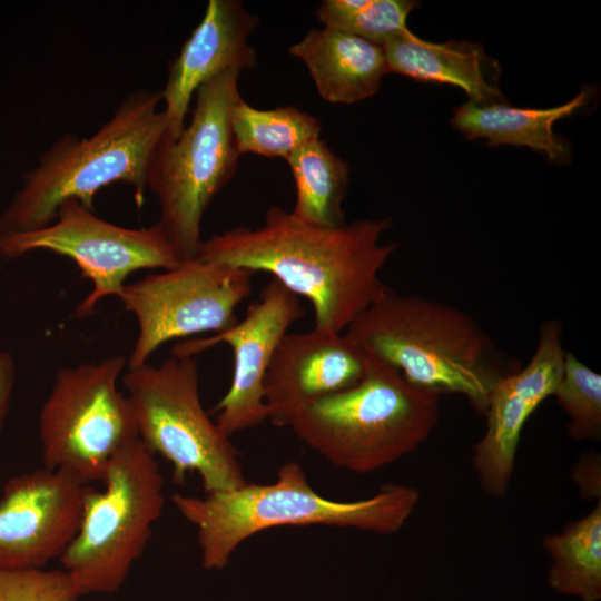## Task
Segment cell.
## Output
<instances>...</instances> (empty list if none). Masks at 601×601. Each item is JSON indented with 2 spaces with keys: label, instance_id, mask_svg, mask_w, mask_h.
Instances as JSON below:
<instances>
[{
  "label": "cell",
  "instance_id": "obj_1",
  "mask_svg": "<svg viewBox=\"0 0 601 601\" xmlns=\"http://www.w3.org/2000/svg\"><path fill=\"white\" fill-rule=\"evenodd\" d=\"M391 225L384 217L323 227L272 206L257 228L237 226L203 240L197 257L272 274L311 302L314 327L344 333L388 287L380 273L397 245L381 237Z\"/></svg>",
  "mask_w": 601,
  "mask_h": 601
},
{
  "label": "cell",
  "instance_id": "obj_2",
  "mask_svg": "<svg viewBox=\"0 0 601 601\" xmlns=\"http://www.w3.org/2000/svg\"><path fill=\"white\" fill-rule=\"evenodd\" d=\"M344 333L412 384L463 395L482 416L499 381L521 367L466 313L390 287Z\"/></svg>",
  "mask_w": 601,
  "mask_h": 601
},
{
  "label": "cell",
  "instance_id": "obj_3",
  "mask_svg": "<svg viewBox=\"0 0 601 601\" xmlns=\"http://www.w3.org/2000/svg\"><path fill=\"white\" fill-rule=\"evenodd\" d=\"M420 497L416 487L386 483L366 499L332 500L314 490L298 462L288 461L273 483H246L204 496L175 493L170 501L196 529L203 568L223 570L244 541L272 528L326 525L396 533Z\"/></svg>",
  "mask_w": 601,
  "mask_h": 601
},
{
  "label": "cell",
  "instance_id": "obj_4",
  "mask_svg": "<svg viewBox=\"0 0 601 601\" xmlns=\"http://www.w3.org/2000/svg\"><path fill=\"white\" fill-rule=\"evenodd\" d=\"M160 102V91L135 90L90 137H59L23 174L22 188L0 215V236L48 226L68 199L95 211L97 193L115 183L130 185L141 206L151 156L166 134Z\"/></svg>",
  "mask_w": 601,
  "mask_h": 601
},
{
  "label": "cell",
  "instance_id": "obj_5",
  "mask_svg": "<svg viewBox=\"0 0 601 601\" xmlns=\"http://www.w3.org/2000/svg\"><path fill=\"white\" fill-rule=\"evenodd\" d=\"M440 396L368 356L357 384L304 406L288 427L332 465L367 474L420 447L439 423Z\"/></svg>",
  "mask_w": 601,
  "mask_h": 601
},
{
  "label": "cell",
  "instance_id": "obj_6",
  "mask_svg": "<svg viewBox=\"0 0 601 601\" xmlns=\"http://www.w3.org/2000/svg\"><path fill=\"white\" fill-rule=\"evenodd\" d=\"M240 73L228 69L203 83L189 122L176 139L164 136L149 162L147 188L159 205L157 224L181 260L197 257L203 217L237 171L230 118L242 97Z\"/></svg>",
  "mask_w": 601,
  "mask_h": 601
},
{
  "label": "cell",
  "instance_id": "obj_7",
  "mask_svg": "<svg viewBox=\"0 0 601 601\" xmlns=\"http://www.w3.org/2000/svg\"><path fill=\"white\" fill-rule=\"evenodd\" d=\"M102 483V491L89 486L79 530L59 559L81 595L124 584L165 508L160 466L139 439L111 461Z\"/></svg>",
  "mask_w": 601,
  "mask_h": 601
},
{
  "label": "cell",
  "instance_id": "obj_8",
  "mask_svg": "<svg viewBox=\"0 0 601 601\" xmlns=\"http://www.w3.org/2000/svg\"><path fill=\"white\" fill-rule=\"evenodd\" d=\"M139 441L173 469L183 483L196 472L205 493L238 489L247 483L238 453L205 411L193 356H176L155 366L127 368L122 376Z\"/></svg>",
  "mask_w": 601,
  "mask_h": 601
},
{
  "label": "cell",
  "instance_id": "obj_9",
  "mask_svg": "<svg viewBox=\"0 0 601 601\" xmlns=\"http://www.w3.org/2000/svg\"><path fill=\"white\" fill-rule=\"evenodd\" d=\"M125 356L61 367L39 413L43 466L82 484L102 482L111 461L138 440L131 405L118 388Z\"/></svg>",
  "mask_w": 601,
  "mask_h": 601
},
{
  "label": "cell",
  "instance_id": "obj_10",
  "mask_svg": "<svg viewBox=\"0 0 601 601\" xmlns=\"http://www.w3.org/2000/svg\"><path fill=\"white\" fill-rule=\"evenodd\" d=\"M35 250L72 259L82 278L91 282V292L76 309L79 318L90 316L105 297H118L134 272L165 270L184 262L157 223L147 228L118 226L76 199L62 203L55 220L43 228L0 236V262Z\"/></svg>",
  "mask_w": 601,
  "mask_h": 601
},
{
  "label": "cell",
  "instance_id": "obj_11",
  "mask_svg": "<svg viewBox=\"0 0 601 601\" xmlns=\"http://www.w3.org/2000/svg\"><path fill=\"white\" fill-rule=\"evenodd\" d=\"M253 274L195 257L126 284L118 298L138 325L127 368L147 364L171 339L219 334L235 325V311L250 294Z\"/></svg>",
  "mask_w": 601,
  "mask_h": 601
},
{
  "label": "cell",
  "instance_id": "obj_12",
  "mask_svg": "<svg viewBox=\"0 0 601 601\" xmlns=\"http://www.w3.org/2000/svg\"><path fill=\"white\" fill-rule=\"evenodd\" d=\"M303 314L299 297L273 278L230 328L174 347L173 355L193 357L219 343L231 347V383L215 407V423L225 435L230 437L268 420L265 377L282 339Z\"/></svg>",
  "mask_w": 601,
  "mask_h": 601
},
{
  "label": "cell",
  "instance_id": "obj_13",
  "mask_svg": "<svg viewBox=\"0 0 601 601\" xmlns=\"http://www.w3.org/2000/svg\"><path fill=\"white\" fill-rule=\"evenodd\" d=\"M89 486L45 466L10 477L0 496V570L60 559L79 530Z\"/></svg>",
  "mask_w": 601,
  "mask_h": 601
},
{
  "label": "cell",
  "instance_id": "obj_14",
  "mask_svg": "<svg viewBox=\"0 0 601 601\" xmlns=\"http://www.w3.org/2000/svg\"><path fill=\"white\" fill-rule=\"evenodd\" d=\"M564 353L562 325L548 319L540 326L529 363L502 377L493 388L484 415L486 428L472 457L480 486L487 495L500 499L508 493L522 430L553 395L562 376Z\"/></svg>",
  "mask_w": 601,
  "mask_h": 601
},
{
  "label": "cell",
  "instance_id": "obj_15",
  "mask_svg": "<svg viewBox=\"0 0 601 601\" xmlns=\"http://www.w3.org/2000/svg\"><path fill=\"white\" fill-rule=\"evenodd\" d=\"M367 361V354L345 333L316 327L287 333L264 382L268 421L288 427L304 406L357 384Z\"/></svg>",
  "mask_w": 601,
  "mask_h": 601
},
{
  "label": "cell",
  "instance_id": "obj_16",
  "mask_svg": "<svg viewBox=\"0 0 601 601\" xmlns=\"http://www.w3.org/2000/svg\"><path fill=\"white\" fill-rule=\"evenodd\" d=\"M258 18L238 0H209L203 19L171 62L160 91L168 139H176L186 126L190 102L198 88L228 69L244 71L257 65L248 43Z\"/></svg>",
  "mask_w": 601,
  "mask_h": 601
},
{
  "label": "cell",
  "instance_id": "obj_17",
  "mask_svg": "<svg viewBox=\"0 0 601 601\" xmlns=\"http://www.w3.org/2000/svg\"><path fill=\"white\" fill-rule=\"evenodd\" d=\"M288 51L304 62L318 95L331 104L374 96L387 73L383 47L337 29H312Z\"/></svg>",
  "mask_w": 601,
  "mask_h": 601
},
{
  "label": "cell",
  "instance_id": "obj_18",
  "mask_svg": "<svg viewBox=\"0 0 601 601\" xmlns=\"http://www.w3.org/2000/svg\"><path fill=\"white\" fill-rule=\"evenodd\" d=\"M383 49L387 73L459 87L473 102L504 101L497 88L499 65L479 43L433 42L410 30L386 42Z\"/></svg>",
  "mask_w": 601,
  "mask_h": 601
},
{
  "label": "cell",
  "instance_id": "obj_19",
  "mask_svg": "<svg viewBox=\"0 0 601 601\" xmlns=\"http://www.w3.org/2000/svg\"><path fill=\"white\" fill-rule=\"evenodd\" d=\"M591 97L584 87L566 104L551 108H519L504 101L479 104L467 101L455 108L452 126L469 139H484L491 146L513 145L543 154L552 162L571 157L566 139L556 135L553 125L577 114Z\"/></svg>",
  "mask_w": 601,
  "mask_h": 601
},
{
  "label": "cell",
  "instance_id": "obj_20",
  "mask_svg": "<svg viewBox=\"0 0 601 601\" xmlns=\"http://www.w3.org/2000/svg\"><path fill=\"white\" fill-rule=\"evenodd\" d=\"M286 161L296 187V203L290 213L313 225L343 226L342 205L349 181L347 162L321 138L300 147Z\"/></svg>",
  "mask_w": 601,
  "mask_h": 601
},
{
  "label": "cell",
  "instance_id": "obj_21",
  "mask_svg": "<svg viewBox=\"0 0 601 601\" xmlns=\"http://www.w3.org/2000/svg\"><path fill=\"white\" fill-rule=\"evenodd\" d=\"M542 544L551 558V589L582 601L601 599V501L560 532L545 535Z\"/></svg>",
  "mask_w": 601,
  "mask_h": 601
},
{
  "label": "cell",
  "instance_id": "obj_22",
  "mask_svg": "<svg viewBox=\"0 0 601 601\" xmlns=\"http://www.w3.org/2000/svg\"><path fill=\"white\" fill-rule=\"evenodd\" d=\"M231 131L236 149L285 160L304 145L319 138V119L294 106L258 109L242 97L231 110Z\"/></svg>",
  "mask_w": 601,
  "mask_h": 601
},
{
  "label": "cell",
  "instance_id": "obj_23",
  "mask_svg": "<svg viewBox=\"0 0 601 601\" xmlns=\"http://www.w3.org/2000/svg\"><path fill=\"white\" fill-rule=\"evenodd\" d=\"M413 0H324L315 11L326 28L345 31L383 47L410 31Z\"/></svg>",
  "mask_w": 601,
  "mask_h": 601
},
{
  "label": "cell",
  "instance_id": "obj_24",
  "mask_svg": "<svg viewBox=\"0 0 601 601\" xmlns=\"http://www.w3.org/2000/svg\"><path fill=\"white\" fill-rule=\"evenodd\" d=\"M568 416L575 441L601 437V375L565 351L563 371L553 395Z\"/></svg>",
  "mask_w": 601,
  "mask_h": 601
},
{
  "label": "cell",
  "instance_id": "obj_25",
  "mask_svg": "<svg viewBox=\"0 0 601 601\" xmlns=\"http://www.w3.org/2000/svg\"><path fill=\"white\" fill-rule=\"evenodd\" d=\"M81 593L62 570H0V601H78Z\"/></svg>",
  "mask_w": 601,
  "mask_h": 601
},
{
  "label": "cell",
  "instance_id": "obj_26",
  "mask_svg": "<svg viewBox=\"0 0 601 601\" xmlns=\"http://www.w3.org/2000/svg\"><path fill=\"white\" fill-rule=\"evenodd\" d=\"M572 480L581 495L588 500L601 497V461L594 451L584 452L572 471Z\"/></svg>",
  "mask_w": 601,
  "mask_h": 601
},
{
  "label": "cell",
  "instance_id": "obj_27",
  "mask_svg": "<svg viewBox=\"0 0 601 601\" xmlns=\"http://www.w3.org/2000/svg\"><path fill=\"white\" fill-rule=\"evenodd\" d=\"M17 366L13 356L0 351V433L4 425L16 384Z\"/></svg>",
  "mask_w": 601,
  "mask_h": 601
}]
</instances>
